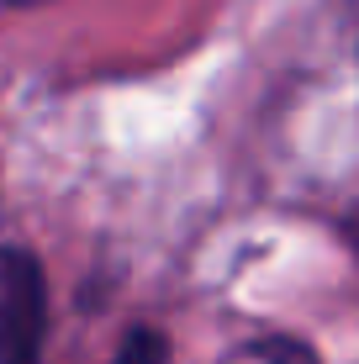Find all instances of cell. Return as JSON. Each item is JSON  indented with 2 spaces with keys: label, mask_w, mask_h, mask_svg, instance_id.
I'll list each match as a JSON object with an SVG mask.
<instances>
[{
  "label": "cell",
  "mask_w": 359,
  "mask_h": 364,
  "mask_svg": "<svg viewBox=\"0 0 359 364\" xmlns=\"http://www.w3.org/2000/svg\"><path fill=\"white\" fill-rule=\"evenodd\" d=\"M6 6H48V0H6Z\"/></svg>",
  "instance_id": "cell-5"
},
{
  "label": "cell",
  "mask_w": 359,
  "mask_h": 364,
  "mask_svg": "<svg viewBox=\"0 0 359 364\" xmlns=\"http://www.w3.org/2000/svg\"><path fill=\"white\" fill-rule=\"evenodd\" d=\"M48 333V280L27 248H0V364H37Z\"/></svg>",
  "instance_id": "cell-1"
},
{
  "label": "cell",
  "mask_w": 359,
  "mask_h": 364,
  "mask_svg": "<svg viewBox=\"0 0 359 364\" xmlns=\"http://www.w3.org/2000/svg\"><path fill=\"white\" fill-rule=\"evenodd\" d=\"M343 243H349L354 259H359V211H349V222H343Z\"/></svg>",
  "instance_id": "cell-4"
},
{
  "label": "cell",
  "mask_w": 359,
  "mask_h": 364,
  "mask_svg": "<svg viewBox=\"0 0 359 364\" xmlns=\"http://www.w3.org/2000/svg\"><path fill=\"white\" fill-rule=\"evenodd\" d=\"M111 364H169V343L154 328H132L127 338H122V348H117Z\"/></svg>",
  "instance_id": "cell-3"
},
{
  "label": "cell",
  "mask_w": 359,
  "mask_h": 364,
  "mask_svg": "<svg viewBox=\"0 0 359 364\" xmlns=\"http://www.w3.org/2000/svg\"><path fill=\"white\" fill-rule=\"evenodd\" d=\"M222 364H317V354L296 338H249V343L227 348Z\"/></svg>",
  "instance_id": "cell-2"
}]
</instances>
